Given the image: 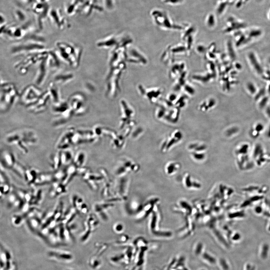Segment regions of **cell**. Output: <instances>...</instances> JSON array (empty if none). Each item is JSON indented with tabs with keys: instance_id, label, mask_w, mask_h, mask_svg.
Returning <instances> with one entry per match:
<instances>
[{
	"instance_id": "9c48e42d",
	"label": "cell",
	"mask_w": 270,
	"mask_h": 270,
	"mask_svg": "<svg viewBox=\"0 0 270 270\" xmlns=\"http://www.w3.org/2000/svg\"><path fill=\"white\" fill-rule=\"evenodd\" d=\"M239 128L237 126H233L229 128L225 131V135L227 137H231L235 135L239 131Z\"/></svg>"
},
{
	"instance_id": "ba28073f",
	"label": "cell",
	"mask_w": 270,
	"mask_h": 270,
	"mask_svg": "<svg viewBox=\"0 0 270 270\" xmlns=\"http://www.w3.org/2000/svg\"><path fill=\"white\" fill-rule=\"evenodd\" d=\"M57 76L55 79L56 81L58 83H65L67 81H69L73 78V75L71 74H64L59 75Z\"/></svg>"
},
{
	"instance_id": "7c38bea8",
	"label": "cell",
	"mask_w": 270,
	"mask_h": 270,
	"mask_svg": "<svg viewBox=\"0 0 270 270\" xmlns=\"http://www.w3.org/2000/svg\"><path fill=\"white\" fill-rule=\"evenodd\" d=\"M203 257L204 258H205V260L208 261V262L211 263H214L216 262L215 259L214 258H213L212 257L210 256V255H209L208 254H204L203 255Z\"/></svg>"
},
{
	"instance_id": "7a4b0ae2",
	"label": "cell",
	"mask_w": 270,
	"mask_h": 270,
	"mask_svg": "<svg viewBox=\"0 0 270 270\" xmlns=\"http://www.w3.org/2000/svg\"><path fill=\"white\" fill-rule=\"evenodd\" d=\"M264 129L265 127L263 123H257L250 131L249 135L253 139H258Z\"/></svg>"
},
{
	"instance_id": "2e32d148",
	"label": "cell",
	"mask_w": 270,
	"mask_h": 270,
	"mask_svg": "<svg viewBox=\"0 0 270 270\" xmlns=\"http://www.w3.org/2000/svg\"><path fill=\"white\" fill-rule=\"evenodd\" d=\"M265 109L266 115L268 117L270 118V107H267Z\"/></svg>"
},
{
	"instance_id": "e0dca14e",
	"label": "cell",
	"mask_w": 270,
	"mask_h": 270,
	"mask_svg": "<svg viewBox=\"0 0 270 270\" xmlns=\"http://www.w3.org/2000/svg\"><path fill=\"white\" fill-rule=\"evenodd\" d=\"M266 135L268 139H270V123L266 131Z\"/></svg>"
},
{
	"instance_id": "6da1fadb",
	"label": "cell",
	"mask_w": 270,
	"mask_h": 270,
	"mask_svg": "<svg viewBox=\"0 0 270 270\" xmlns=\"http://www.w3.org/2000/svg\"><path fill=\"white\" fill-rule=\"evenodd\" d=\"M56 46L60 56L71 67H78L81 55L79 49L65 43H58Z\"/></svg>"
},
{
	"instance_id": "8fae6325",
	"label": "cell",
	"mask_w": 270,
	"mask_h": 270,
	"mask_svg": "<svg viewBox=\"0 0 270 270\" xmlns=\"http://www.w3.org/2000/svg\"><path fill=\"white\" fill-rule=\"evenodd\" d=\"M192 156L194 159L197 160H201L204 159L205 156L204 154L198 153L197 152L193 154Z\"/></svg>"
},
{
	"instance_id": "5bb4252c",
	"label": "cell",
	"mask_w": 270,
	"mask_h": 270,
	"mask_svg": "<svg viewBox=\"0 0 270 270\" xmlns=\"http://www.w3.org/2000/svg\"><path fill=\"white\" fill-rule=\"evenodd\" d=\"M221 264L222 266H223V268L224 269L227 270L228 269V266L227 264L225 262V261L221 260Z\"/></svg>"
},
{
	"instance_id": "277c9868",
	"label": "cell",
	"mask_w": 270,
	"mask_h": 270,
	"mask_svg": "<svg viewBox=\"0 0 270 270\" xmlns=\"http://www.w3.org/2000/svg\"><path fill=\"white\" fill-rule=\"evenodd\" d=\"M255 160V164L257 166H262L270 161V154L266 153L265 152Z\"/></svg>"
},
{
	"instance_id": "3957f363",
	"label": "cell",
	"mask_w": 270,
	"mask_h": 270,
	"mask_svg": "<svg viewBox=\"0 0 270 270\" xmlns=\"http://www.w3.org/2000/svg\"><path fill=\"white\" fill-rule=\"evenodd\" d=\"M64 185H60L55 183L53 184L50 192V196L52 197L59 195L62 193L67 192L65 188L64 187Z\"/></svg>"
},
{
	"instance_id": "d6986e66",
	"label": "cell",
	"mask_w": 270,
	"mask_h": 270,
	"mask_svg": "<svg viewBox=\"0 0 270 270\" xmlns=\"http://www.w3.org/2000/svg\"><path fill=\"white\" fill-rule=\"evenodd\" d=\"M46 1V0H39V1L40 2H41L43 3H44V2H45Z\"/></svg>"
},
{
	"instance_id": "8992f818",
	"label": "cell",
	"mask_w": 270,
	"mask_h": 270,
	"mask_svg": "<svg viewBox=\"0 0 270 270\" xmlns=\"http://www.w3.org/2000/svg\"><path fill=\"white\" fill-rule=\"evenodd\" d=\"M265 152L263 146L260 143L255 145L253 152V157L255 159Z\"/></svg>"
},
{
	"instance_id": "5b68a950",
	"label": "cell",
	"mask_w": 270,
	"mask_h": 270,
	"mask_svg": "<svg viewBox=\"0 0 270 270\" xmlns=\"http://www.w3.org/2000/svg\"><path fill=\"white\" fill-rule=\"evenodd\" d=\"M249 150V146L247 143H244L237 148L236 150V154L238 156L247 155Z\"/></svg>"
},
{
	"instance_id": "9a60e30c",
	"label": "cell",
	"mask_w": 270,
	"mask_h": 270,
	"mask_svg": "<svg viewBox=\"0 0 270 270\" xmlns=\"http://www.w3.org/2000/svg\"><path fill=\"white\" fill-rule=\"evenodd\" d=\"M256 266L251 264H248L247 266L246 270H256Z\"/></svg>"
},
{
	"instance_id": "ac0fdd59",
	"label": "cell",
	"mask_w": 270,
	"mask_h": 270,
	"mask_svg": "<svg viewBox=\"0 0 270 270\" xmlns=\"http://www.w3.org/2000/svg\"><path fill=\"white\" fill-rule=\"evenodd\" d=\"M194 145H195V144H192V146L195 147ZM196 146H197V144H196ZM191 148V149H195L196 148V147H192V148Z\"/></svg>"
},
{
	"instance_id": "30bf717a",
	"label": "cell",
	"mask_w": 270,
	"mask_h": 270,
	"mask_svg": "<svg viewBox=\"0 0 270 270\" xmlns=\"http://www.w3.org/2000/svg\"><path fill=\"white\" fill-rule=\"evenodd\" d=\"M268 101L269 100L268 98H264V99H262V100L261 101V102L258 104L259 108L261 109H265L267 107Z\"/></svg>"
},
{
	"instance_id": "4fadbf2b",
	"label": "cell",
	"mask_w": 270,
	"mask_h": 270,
	"mask_svg": "<svg viewBox=\"0 0 270 270\" xmlns=\"http://www.w3.org/2000/svg\"><path fill=\"white\" fill-rule=\"evenodd\" d=\"M263 207L260 206H258L255 207L254 209V211L256 214L260 215L262 214L263 212Z\"/></svg>"
},
{
	"instance_id": "52a82bcc",
	"label": "cell",
	"mask_w": 270,
	"mask_h": 270,
	"mask_svg": "<svg viewBox=\"0 0 270 270\" xmlns=\"http://www.w3.org/2000/svg\"><path fill=\"white\" fill-rule=\"evenodd\" d=\"M270 250L269 245L266 243H264L260 246V253L261 257L263 258H265L269 253Z\"/></svg>"
}]
</instances>
